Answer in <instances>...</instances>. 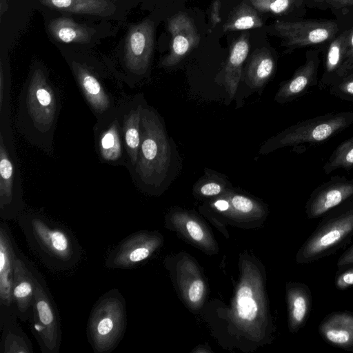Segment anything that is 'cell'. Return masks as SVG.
Here are the masks:
<instances>
[{
	"label": "cell",
	"instance_id": "obj_1",
	"mask_svg": "<svg viewBox=\"0 0 353 353\" xmlns=\"http://www.w3.org/2000/svg\"><path fill=\"white\" fill-rule=\"evenodd\" d=\"M60 110L57 88L43 67L34 65L19 96L15 119L18 132L30 144L51 155Z\"/></svg>",
	"mask_w": 353,
	"mask_h": 353
},
{
	"label": "cell",
	"instance_id": "obj_2",
	"mask_svg": "<svg viewBox=\"0 0 353 353\" xmlns=\"http://www.w3.org/2000/svg\"><path fill=\"white\" fill-rule=\"evenodd\" d=\"M17 221L28 247L48 270L65 272L77 265L81 247L66 227L32 210H24Z\"/></svg>",
	"mask_w": 353,
	"mask_h": 353
},
{
	"label": "cell",
	"instance_id": "obj_3",
	"mask_svg": "<svg viewBox=\"0 0 353 353\" xmlns=\"http://www.w3.org/2000/svg\"><path fill=\"white\" fill-rule=\"evenodd\" d=\"M170 162L171 149L164 125L157 111L145 103L138 158L130 174L143 191L157 190L166 179Z\"/></svg>",
	"mask_w": 353,
	"mask_h": 353
},
{
	"label": "cell",
	"instance_id": "obj_4",
	"mask_svg": "<svg viewBox=\"0 0 353 353\" xmlns=\"http://www.w3.org/2000/svg\"><path fill=\"white\" fill-rule=\"evenodd\" d=\"M353 237V200L335 208L322 217L314 231L297 252L296 261L308 264L345 248Z\"/></svg>",
	"mask_w": 353,
	"mask_h": 353
},
{
	"label": "cell",
	"instance_id": "obj_5",
	"mask_svg": "<svg viewBox=\"0 0 353 353\" xmlns=\"http://www.w3.org/2000/svg\"><path fill=\"white\" fill-rule=\"evenodd\" d=\"M126 317L125 301L118 289H111L97 301L86 331L95 353H110L117 347L125 332Z\"/></svg>",
	"mask_w": 353,
	"mask_h": 353
},
{
	"label": "cell",
	"instance_id": "obj_6",
	"mask_svg": "<svg viewBox=\"0 0 353 353\" xmlns=\"http://www.w3.org/2000/svg\"><path fill=\"white\" fill-rule=\"evenodd\" d=\"M353 123V112H339L302 121L267 141L262 152L301 144H319L338 134ZM261 152V153L262 152Z\"/></svg>",
	"mask_w": 353,
	"mask_h": 353
},
{
	"label": "cell",
	"instance_id": "obj_7",
	"mask_svg": "<svg viewBox=\"0 0 353 353\" xmlns=\"http://www.w3.org/2000/svg\"><path fill=\"white\" fill-rule=\"evenodd\" d=\"M31 268L34 283L31 330L42 353H59L61 328L58 310L43 274L32 262Z\"/></svg>",
	"mask_w": 353,
	"mask_h": 353
},
{
	"label": "cell",
	"instance_id": "obj_8",
	"mask_svg": "<svg viewBox=\"0 0 353 353\" xmlns=\"http://www.w3.org/2000/svg\"><path fill=\"white\" fill-rule=\"evenodd\" d=\"M23 188L12 128H0V217L10 221L24 211Z\"/></svg>",
	"mask_w": 353,
	"mask_h": 353
},
{
	"label": "cell",
	"instance_id": "obj_9",
	"mask_svg": "<svg viewBox=\"0 0 353 353\" xmlns=\"http://www.w3.org/2000/svg\"><path fill=\"white\" fill-rule=\"evenodd\" d=\"M154 23L145 20L132 26L125 42L123 63L128 77L133 83L147 72L154 49Z\"/></svg>",
	"mask_w": 353,
	"mask_h": 353
},
{
	"label": "cell",
	"instance_id": "obj_10",
	"mask_svg": "<svg viewBox=\"0 0 353 353\" xmlns=\"http://www.w3.org/2000/svg\"><path fill=\"white\" fill-rule=\"evenodd\" d=\"M94 148L100 160L112 165L128 168L118 108L97 119L93 127Z\"/></svg>",
	"mask_w": 353,
	"mask_h": 353
},
{
	"label": "cell",
	"instance_id": "obj_11",
	"mask_svg": "<svg viewBox=\"0 0 353 353\" xmlns=\"http://www.w3.org/2000/svg\"><path fill=\"white\" fill-rule=\"evenodd\" d=\"M274 29L284 40L285 45L295 48L316 45L327 41L338 32V26L333 21L276 20Z\"/></svg>",
	"mask_w": 353,
	"mask_h": 353
},
{
	"label": "cell",
	"instance_id": "obj_12",
	"mask_svg": "<svg viewBox=\"0 0 353 353\" xmlns=\"http://www.w3.org/2000/svg\"><path fill=\"white\" fill-rule=\"evenodd\" d=\"M71 70L76 82L96 119L111 113L117 105L97 74L85 63L72 61Z\"/></svg>",
	"mask_w": 353,
	"mask_h": 353
},
{
	"label": "cell",
	"instance_id": "obj_13",
	"mask_svg": "<svg viewBox=\"0 0 353 353\" xmlns=\"http://www.w3.org/2000/svg\"><path fill=\"white\" fill-rule=\"evenodd\" d=\"M353 200V179L334 176L316 188L307 199V218H322L340 205Z\"/></svg>",
	"mask_w": 353,
	"mask_h": 353
},
{
	"label": "cell",
	"instance_id": "obj_14",
	"mask_svg": "<svg viewBox=\"0 0 353 353\" xmlns=\"http://www.w3.org/2000/svg\"><path fill=\"white\" fill-rule=\"evenodd\" d=\"M145 103L143 95L139 93L117 105L130 173L133 170L138 158L141 138V118Z\"/></svg>",
	"mask_w": 353,
	"mask_h": 353
},
{
	"label": "cell",
	"instance_id": "obj_15",
	"mask_svg": "<svg viewBox=\"0 0 353 353\" xmlns=\"http://www.w3.org/2000/svg\"><path fill=\"white\" fill-rule=\"evenodd\" d=\"M157 245L156 239L146 232H137L120 241L107 255L109 269H130L148 258Z\"/></svg>",
	"mask_w": 353,
	"mask_h": 353
},
{
	"label": "cell",
	"instance_id": "obj_16",
	"mask_svg": "<svg viewBox=\"0 0 353 353\" xmlns=\"http://www.w3.org/2000/svg\"><path fill=\"white\" fill-rule=\"evenodd\" d=\"M168 30L171 34L170 52L161 61V66L165 68L179 63L197 47L200 41L192 19L183 12L168 19Z\"/></svg>",
	"mask_w": 353,
	"mask_h": 353
},
{
	"label": "cell",
	"instance_id": "obj_17",
	"mask_svg": "<svg viewBox=\"0 0 353 353\" xmlns=\"http://www.w3.org/2000/svg\"><path fill=\"white\" fill-rule=\"evenodd\" d=\"M17 249L8 225L5 221L1 220L0 223V316L16 314L12 291L14 261Z\"/></svg>",
	"mask_w": 353,
	"mask_h": 353
},
{
	"label": "cell",
	"instance_id": "obj_18",
	"mask_svg": "<svg viewBox=\"0 0 353 353\" xmlns=\"http://www.w3.org/2000/svg\"><path fill=\"white\" fill-rule=\"evenodd\" d=\"M12 301L16 314L21 321H29L34 294L31 262L19 250L14 261Z\"/></svg>",
	"mask_w": 353,
	"mask_h": 353
},
{
	"label": "cell",
	"instance_id": "obj_19",
	"mask_svg": "<svg viewBox=\"0 0 353 353\" xmlns=\"http://www.w3.org/2000/svg\"><path fill=\"white\" fill-rule=\"evenodd\" d=\"M318 332L325 342L353 353V312L334 311L319 323Z\"/></svg>",
	"mask_w": 353,
	"mask_h": 353
},
{
	"label": "cell",
	"instance_id": "obj_20",
	"mask_svg": "<svg viewBox=\"0 0 353 353\" xmlns=\"http://www.w3.org/2000/svg\"><path fill=\"white\" fill-rule=\"evenodd\" d=\"M318 59L307 57L305 63L298 68L291 79L283 82L276 95L278 103H286L303 95L312 86L317 84Z\"/></svg>",
	"mask_w": 353,
	"mask_h": 353
},
{
	"label": "cell",
	"instance_id": "obj_21",
	"mask_svg": "<svg viewBox=\"0 0 353 353\" xmlns=\"http://www.w3.org/2000/svg\"><path fill=\"white\" fill-rule=\"evenodd\" d=\"M289 326L292 332H297L307 323L310 317L312 296L309 286L302 283L288 285Z\"/></svg>",
	"mask_w": 353,
	"mask_h": 353
},
{
	"label": "cell",
	"instance_id": "obj_22",
	"mask_svg": "<svg viewBox=\"0 0 353 353\" xmlns=\"http://www.w3.org/2000/svg\"><path fill=\"white\" fill-rule=\"evenodd\" d=\"M250 50L248 37L243 34L232 43L223 70V81L230 99L236 94L244 61Z\"/></svg>",
	"mask_w": 353,
	"mask_h": 353
},
{
	"label": "cell",
	"instance_id": "obj_23",
	"mask_svg": "<svg viewBox=\"0 0 353 353\" xmlns=\"http://www.w3.org/2000/svg\"><path fill=\"white\" fill-rule=\"evenodd\" d=\"M16 314L0 316L1 353H32L31 341L17 322Z\"/></svg>",
	"mask_w": 353,
	"mask_h": 353
},
{
	"label": "cell",
	"instance_id": "obj_24",
	"mask_svg": "<svg viewBox=\"0 0 353 353\" xmlns=\"http://www.w3.org/2000/svg\"><path fill=\"white\" fill-rule=\"evenodd\" d=\"M52 9L79 14L107 17L115 11V5L110 0H40Z\"/></svg>",
	"mask_w": 353,
	"mask_h": 353
},
{
	"label": "cell",
	"instance_id": "obj_25",
	"mask_svg": "<svg viewBox=\"0 0 353 353\" xmlns=\"http://www.w3.org/2000/svg\"><path fill=\"white\" fill-rule=\"evenodd\" d=\"M48 30L55 40L65 43H85L91 37L90 29L68 17L51 20L48 24Z\"/></svg>",
	"mask_w": 353,
	"mask_h": 353
},
{
	"label": "cell",
	"instance_id": "obj_26",
	"mask_svg": "<svg viewBox=\"0 0 353 353\" xmlns=\"http://www.w3.org/2000/svg\"><path fill=\"white\" fill-rule=\"evenodd\" d=\"M349 30L344 31L333 40L330 45L325 63V72L319 83V88L323 90L338 81L337 73L342 65L347 37Z\"/></svg>",
	"mask_w": 353,
	"mask_h": 353
},
{
	"label": "cell",
	"instance_id": "obj_27",
	"mask_svg": "<svg viewBox=\"0 0 353 353\" xmlns=\"http://www.w3.org/2000/svg\"><path fill=\"white\" fill-rule=\"evenodd\" d=\"M275 62L266 49L254 54L247 68V78L249 85L252 88H262L272 77Z\"/></svg>",
	"mask_w": 353,
	"mask_h": 353
},
{
	"label": "cell",
	"instance_id": "obj_28",
	"mask_svg": "<svg viewBox=\"0 0 353 353\" xmlns=\"http://www.w3.org/2000/svg\"><path fill=\"white\" fill-rule=\"evenodd\" d=\"M263 26L256 10L245 1L239 4L223 26L224 32L259 28Z\"/></svg>",
	"mask_w": 353,
	"mask_h": 353
},
{
	"label": "cell",
	"instance_id": "obj_29",
	"mask_svg": "<svg viewBox=\"0 0 353 353\" xmlns=\"http://www.w3.org/2000/svg\"><path fill=\"white\" fill-rule=\"evenodd\" d=\"M11 77L8 64L1 59L0 63V128H10Z\"/></svg>",
	"mask_w": 353,
	"mask_h": 353
},
{
	"label": "cell",
	"instance_id": "obj_30",
	"mask_svg": "<svg viewBox=\"0 0 353 353\" xmlns=\"http://www.w3.org/2000/svg\"><path fill=\"white\" fill-rule=\"evenodd\" d=\"M352 168L353 137L338 145L323 166V170L329 174L337 169L349 170Z\"/></svg>",
	"mask_w": 353,
	"mask_h": 353
},
{
	"label": "cell",
	"instance_id": "obj_31",
	"mask_svg": "<svg viewBox=\"0 0 353 353\" xmlns=\"http://www.w3.org/2000/svg\"><path fill=\"white\" fill-rule=\"evenodd\" d=\"M252 290L248 286L239 288L236 296V308L239 317L243 320L252 321L257 314V305L252 299Z\"/></svg>",
	"mask_w": 353,
	"mask_h": 353
},
{
	"label": "cell",
	"instance_id": "obj_32",
	"mask_svg": "<svg viewBox=\"0 0 353 353\" xmlns=\"http://www.w3.org/2000/svg\"><path fill=\"white\" fill-rule=\"evenodd\" d=\"M296 0H250L258 11L280 14L285 12Z\"/></svg>",
	"mask_w": 353,
	"mask_h": 353
},
{
	"label": "cell",
	"instance_id": "obj_33",
	"mask_svg": "<svg viewBox=\"0 0 353 353\" xmlns=\"http://www.w3.org/2000/svg\"><path fill=\"white\" fill-rule=\"evenodd\" d=\"M330 92L337 98L353 101V73L331 85Z\"/></svg>",
	"mask_w": 353,
	"mask_h": 353
},
{
	"label": "cell",
	"instance_id": "obj_34",
	"mask_svg": "<svg viewBox=\"0 0 353 353\" xmlns=\"http://www.w3.org/2000/svg\"><path fill=\"white\" fill-rule=\"evenodd\" d=\"M352 73H353V28L349 30L347 37L343 61L337 73L338 81Z\"/></svg>",
	"mask_w": 353,
	"mask_h": 353
},
{
	"label": "cell",
	"instance_id": "obj_35",
	"mask_svg": "<svg viewBox=\"0 0 353 353\" xmlns=\"http://www.w3.org/2000/svg\"><path fill=\"white\" fill-rule=\"evenodd\" d=\"M198 186L199 193L203 196H210L219 194L225 188L223 179L212 175L201 181Z\"/></svg>",
	"mask_w": 353,
	"mask_h": 353
},
{
	"label": "cell",
	"instance_id": "obj_36",
	"mask_svg": "<svg viewBox=\"0 0 353 353\" xmlns=\"http://www.w3.org/2000/svg\"><path fill=\"white\" fill-rule=\"evenodd\" d=\"M334 285L341 291L353 288V265L338 270L334 278Z\"/></svg>",
	"mask_w": 353,
	"mask_h": 353
},
{
	"label": "cell",
	"instance_id": "obj_37",
	"mask_svg": "<svg viewBox=\"0 0 353 353\" xmlns=\"http://www.w3.org/2000/svg\"><path fill=\"white\" fill-rule=\"evenodd\" d=\"M230 201L232 207L238 212L248 213L254 210V202L245 196L234 194L231 196Z\"/></svg>",
	"mask_w": 353,
	"mask_h": 353
},
{
	"label": "cell",
	"instance_id": "obj_38",
	"mask_svg": "<svg viewBox=\"0 0 353 353\" xmlns=\"http://www.w3.org/2000/svg\"><path fill=\"white\" fill-rule=\"evenodd\" d=\"M353 265V244L345 250L339 257L336 262L338 270L343 269Z\"/></svg>",
	"mask_w": 353,
	"mask_h": 353
},
{
	"label": "cell",
	"instance_id": "obj_39",
	"mask_svg": "<svg viewBox=\"0 0 353 353\" xmlns=\"http://www.w3.org/2000/svg\"><path fill=\"white\" fill-rule=\"evenodd\" d=\"M203 289L204 286L201 281H194L190 285L189 289L188 295L190 300L193 303L199 301L201 299V296L203 295Z\"/></svg>",
	"mask_w": 353,
	"mask_h": 353
},
{
	"label": "cell",
	"instance_id": "obj_40",
	"mask_svg": "<svg viewBox=\"0 0 353 353\" xmlns=\"http://www.w3.org/2000/svg\"><path fill=\"white\" fill-rule=\"evenodd\" d=\"M221 1L214 0L211 6L210 12V31L221 22Z\"/></svg>",
	"mask_w": 353,
	"mask_h": 353
},
{
	"label": "cell",
	"instance_id": "obj_41",
	"mask_svg": "<svg viewBox=\"0 0 353 353\" xmlns=\"http://www.w3.org/2000/svg\"><path fill=\"white\" fill-rule=\"evenodd\" d=\"M186 228L194 240L201 241L203 239V232L196 222L194 221H188L186 223Z\"/></svg>",
	"mask_w": 353,
	"mask_h": 353
},
{
	"label": "cell",
	"instance_id": "obj_42",
	"mask_svg": "<svg viewBox=\"0 0 353 353\" xmlns=\"http://www.w3.org/2000/svg\"><path fill=\"white\" fill-rule=\"evenodd\" d=\"M319 3L330 6L335 8H341L353 6V0H314Z\"/></svg>",
	"mask_w": 353,
	"mask_h": 353
},
{
	"label": "cell",
	"instance_id": "obj_43",
	"mask_svg": "<svg viewBox=\"0 0 353 353\" xmlns=\"http://www.w3.org/2000/svg\"><path fill=\"white\" fill-rule=\"evenodd\" d=\"M214 205L221 211H225L229 208V203L225 200H218L214 203Z\"/></svg>",
	"mask_w": 353,
	"mask_h": 353
}]
</instances>
